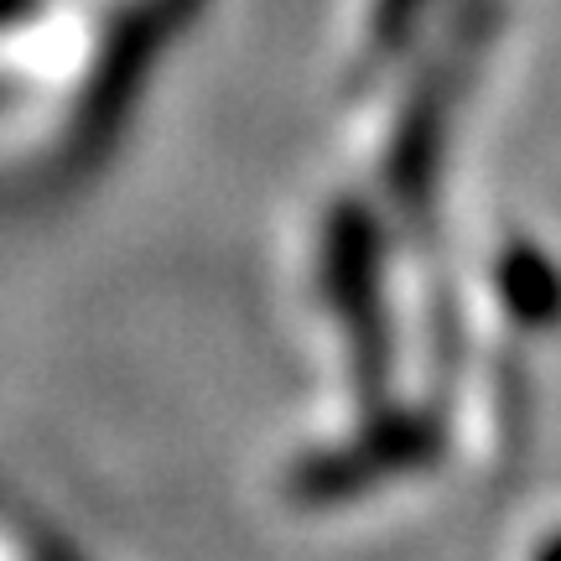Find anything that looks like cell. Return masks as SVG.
Returning a JSON list of instances; mask_svg holds the SVG:
<instances>
[{
  "label": "cell",
  "mask_w": 561,
  "mask_h": 561,
  "mask_svg": "<svg viewBox=\"0 0 561 561\" xmlns=\"http://www.w3.org/2000/svg\"><path fill=\"white\" fill-rule=\"evenodd\" d=\"M494 26H500V0H462L453 32L437 47V58L421 68L411 94L396 110V125H390V140H385L380 157V178L390 203L401 208L405 219L432 214V193H437L442 178V151H447V136H453L462 83L473 73L479 53L489 47Z\"/></svg>",
  "instance_id": "6da1fadb"
},
{
  "label": "cell",
  "mask_w": 561,
  "mask_h": 561,
  "mask_svg": "<svg viewBox=\"0 0 561 561\" xmlns=\"http://www.w3.org/2000/svg\"><path fill=\"white\" fill-rule=\"evenodd\" d=\"M203 0H130L121 16L110 21L100 37V53L89 62V79L73 104V125H68V151L73 161H89L110 151V140L125 130L130 110L140 100V83L151 79L161 62L167 42L193 21Z\"/></svg>",
  "instance_id": "7a4b0ae2"
},
{
  "label": "cell",
  "mask_w": 561,
  "mask_h": 561,
  "mask_svg": "<svg viewBox=\"0 0 561 561\" xmlns=\"http://www.w3.org/2000/svg\"><path fill=\"white\" fill-rule=\"evenodd\" d=\"M494 297L520 328H551L561 318V271L536 240L510 234L494 261Z\"/></svg>",
  "instance_id": "3957f363"
},
{
  "label": "cell",
  "mask_w": 561,
  "mask_h": 561,
  "mask_svg": "<svg viewBox=\"0 0 561 561\" xmlns=\"http://www.w3.org/2000/svg\"><path fill=\"white\" fill-rule=\"evenodd\" d=\"M426 11V0H375L369 5V26H364V68H380L405 47V37L416 32V16Z\"/></svg>",
  "instance_id": "277c9868"
}]
</instances>
